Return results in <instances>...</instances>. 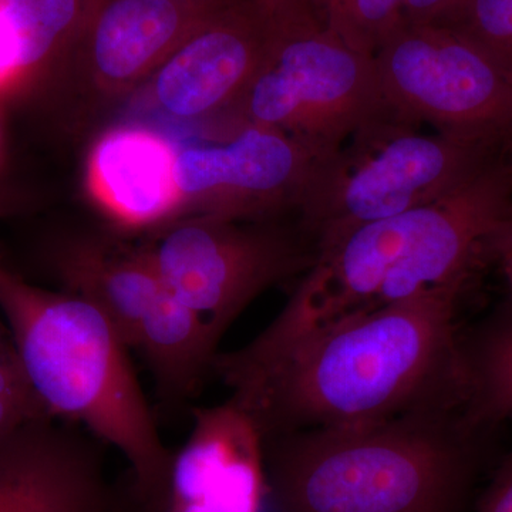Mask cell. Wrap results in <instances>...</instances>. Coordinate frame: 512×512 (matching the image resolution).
Returning a JSON list of instances; mask_svg holds the SVG:
<instances>
[{
	"label": "cell",
	"instance_id": "obj_26",
	"mask_svg": "<svg viewBox=\"0 0 512 512\" xmlns=\"http://www.w3.org/2000/svg\"><path fill=\"white\" fill-rule=\"evenodd\" d=\"M9 346H12V339H10L9 330L6 328L5 320H3L2 315H0V352L8 349Z\"/></svg>",
	"mask_w": 512,
	"mask_h": 512
},
{
	"label": "cell",
	"instance_id": "obj_13",
	"mask_svg": "<svg viewBox=\"0 0 512 512\" xmlns=\"http://www.w3.org/2000/svg\"><path fill=\"white\" fill-rule=\"evenodd\" d=\"M269 505L264 437L234 400L194 412L174 453L165 512H264Z\"/></svg>",
	"mask_w": 512,
	"mask_h": 512
},
{
	"label": "cell",
	"instance_id": "obj_2",
	"mask_svg": "<svg viewBox=\"0 0 512 512\" xmlns=\"http://www.w3.org/2000/svg\"><path fill=\"white\" fill-rule=\"evenodd\" d=\"M493 427L466 406L264 439L274 512H466Z\"/></svg>",
	"mask_w": 512,
	"mask_h": 512
},
{
	"label": "cell",
	"instance_id": "obj_14",
	"mask_svg": "<svg viewBox=\"0 0 512 512\" xmlns=\"http://www.w3.org/2000/svg\"><path fill=\"white\" fill-rule=\"evenodd\" d=\"M0 512H116L97 440L30 421L0 439Z\"/></svg>",
	"mask_w": 512,
	"mask_h": 512
},
{
	"label": "cell",
	"instance_id": "obj_15",
	"mask_svg": "<svg viewBox=\"0 0 512 512\" xmlns=\"http://www.w3.org/2000/svg\"><path fill=\"white\" fill-rule=\"evenodd\" d=\"M175 151L156 131L114 128L90 154L94 198L117 224L133 231H156L183 217L174 175Z\"/></svg>",
	"mask_w": 512,
	"mask_h": 512
},
{
	"label": "cell",
	"instance_id": "obj_25",
	"mask_svg": "<svg viewBox=\"0 0 512 512\" xmlns=\"http://www.w3.org/2000/svg\"><path fill=\"white\" fill-rule=\"evenodd\" d=\"M272 15L320 12L319 0H259Z\"/></svg>",
	"mask_w": 512,
	"mask_h": 512
},
{
	"label": "cell",
	"instance_id": "obj_16",
	"mask_svg": "<svg viewBox=\"0 0 512 512\" xmlns=\"http://www.w3.org/2000/svg\"><path fill=\"white\" fill-rule=\"evenodd\" d=\"M99 0H0V97L62 79Z\"/></svg>",
	"mask_w": 512,
	"mask_h": 512
},
{
	"label": "cell",
	"instance_id": "obj_21",
	"mask_svg": "<svg viewBox=\"0 0 512 512\" xmlns=\"http://www.w3.org/2000/svg\"><path fill=\"white\" fill-rule=\"evenodd\" d=\"M476 512H512V450L478 498Z\"/></svg>",
	"mask_w": 512,
	"mask_h": 512
},
{
	"label": "cell",
	"instance_id": "obj_6",
	"mask_svg": "<svg viewBox=\"0 0 512 512\" xmlns=\"http://www.w3.org/2000/svg\"><path fill=\"white\" fill-rule=\"evenodd\" d=\"M394 111L357 133L339 154L313 164L298 221L316 247L369 224L447 197L512 147L448 134Z\"/></svg>",
	"mask_w": 512,
	"mask_h": 512
},
{
	"label": "cell",
	"instance_id": "obj_19",
	"mask_svg": "<svg viewBox=\"0 0 512 512\" xmlns=\"http://www.w3.org/2000/svg\"><path fill=\"white\" fill-rule=\"evenodd\" d=\"M437 22L480 46L512 79V0H458Z\"/></svg>",
	"mask_w": 512,
	"mask_h": 512
},
{
	"label": "cell",
	"instance_id": "obj_3",
	"mask_svg": "<svg viewBox=\"0 0 512 512\" xmlns=\"http://www.w3.org/2000/svg\"><path fill=\"white\" fill-rule=\"evenodd\" d=\"M512 204V154L447 197L319 245L282 311L248 343L262 350L309 330L440 289L466 291Z\"/></svg>",
	"mask_w": 512,
	"mask_h": 512
},
{
	"label": "cell",
	"instance_id": "obj_23",
	"mask_svg": "<svg viewBox=\"0 0 512 512\" xmlns=\"http://www.w3.org/2000/svg\"><path fill=\"white\" fill-rule=\"evenodd\" d=\"M457 3L458 0H403L404 23L437 22Z\"/></svg>",
	"mask_w": 512,
	"mask_h": 512
},
{
	"label": "cell",
	"instance_id": "obj_11",
	"mask_svg": "<svg viewBox=\"0 0 512 512\" xmlns=\"http://www.w3.org/2000/svg\"><path fill=\"white\" fill-rule=\"evenodd\" d=\"M271 30V12L259 0L215 13L144 84L154 107L178 121L231 110L264 62Z\"/></svg>",
	"mask_w": 512,
	"mask_h": 512
},
{
	"label": "cell",
	"instance_id": "obj_7",
	"mask_svg": "<svg viewBox=\"0 0 512 512\" xmlns=\"http://www.w3.org/2000/svg\"><path fill=\"white\" fill-rule=\"evenodd\" d=\"M137 248L218 345L259 296L301 278L318 255L315 239L299 221L204 214L184 215L148 232Z\"/></svg>",
	"mask_w": 512,
	"mask_h": 512
},
{
	"label": "cell",
	"instance_id": "obj_12",
	"mask_svg": "<svg viewBox=\"0 0 512 512\" xmlns=\"http://www.w3.org/2000/svg\"><path fill=\"white\" fill-rule=\"evenodd\" d=\"M231 5L99 0L64 76H84L100 96H124L144 86L185 39Z\"/></svg>",
	"mask_w": 512,
	"mask_h": 512
},
{
	"label": "cell",
	"instance_id": "obj_8",
	"mask_svg": "<svg viewBox=\"0 0 512 512\" xmlns=\"http://www.w3.org/2000/svg\"><path fill=\"white\" fill-rule=\"evenodd\" d=\"M64 291L94 303L128 349L146 362L164 399L183 402L212 373L218 343L137 247L66 239L53 251Z\"/></svg>",
	"mask_w": 512,
	"mask_h": 512
},
{
	"label": "cell",
	"instance_id": "obj_27",
	"mask_svg": "<svg viewBox=\"0 0 512 512\" xmlns=\"http://www.w3.org/2000/svg\"><path fill=\"white\" fill-rule=\"evenodd\" d=\"M180 2L204 3V5H231L239 0H180Z\"/></svg>",
	"mask_w": 512,
	"mask_h": 512
},
{
	"label": "cell",
	"instance_id": "obj_4",
	"mask_svg": "<svg viewBox=\"0 0 512 512\" xmlns=\"http://www.w3.org/2000/svg\"><path fill=\"white\" fill-rule=\"evenodd\" d=\"M0 315L47 413L116 448L130 464L141 512H165L174 453L106 316L79 293L29 284L2 261Z\"/></svg>",
	"mask_w": 512,
	"mask_h": 512
},
{
	"label": "cell",
	"instance_id": "obj_10",
	"mask_svg": "<svg viewBox=\"0 0 512 512\" xmlns=\"http://www.w3.org/2000/svg\"><path fill=\"white\" fill-rule=\"evenodd\" d=\"M312 160L278 131L244 124L228 141L175 151L183 214L231 220H284L298 214Z\"/></svg>",
	"mask_w": 512,
	"mask_h": 512
},
{
	"label": "cell",
	"instance_id": "obj_1",
	"mask_svg": "<svg viewBox=\"0 0 512 512\" xmlns=\"http://www.w3.org/2000/svg\"><path fill=\"white\" fill-rule=\"evenodd\" d=\"M463 293H420L272 348L218 353L212 373L264 439L463 407Z\"/></svg>",
	"mask_w": 512,
	"mask_h": 512
},
{
	"label": "cell",
	"instance_id": "obj_5",
	"mask_svg": "<svg viewBox=\"0 0 512 512\" xmlns=\"http://www.w3.org/2000/svg\"><path fill=\"white\" fill-rule=\"evenodd\" d=\"M397 111L375 56L353 49L319 13L272 15L264 62L228 113L292 140L325 163L360 131Z\"/></svg>",
	"mask_w": 512,
	"mask_h": 512
},
{
	"label": "cell",
	"instance_id": "obj_24",
	"mask_svg": "<svg viewBox=\"0 0 512 512\" xmlns=\"http://www.w3.org/2000/svg\"><path fill=\"white\" fill-rule=\"evenodd\" d=\"M481 325L485 329L512 348V301L505 299L490 318L485 319Z\"/></svg>",
	"mask_w": 512,
	"mask_h": 512
},
{
	"label": "cell",
	"instance_id": "obj_20",
	"mask_svg": "<svg viewBox=\"0 0 512 512\" xmlns=\"http://www.w3.org/2000/svg\"><path fill=\"white\" fill-rule=\"evenodd\" d=\"M39 419L53 417L33 390L12 343L0 352V439Z\"/></svg>",
	"mask_w": 512,
	"mask_h": 512
},
{
	"label": "cell",
	"instance_id": "obj_18",
	"mask_svg": "<svg viewBox=\"0 0 512 512\" xmlns=\"http://www.w3.org/2000/svg\"><path fill=\"white\" fill-rule=\"evenodd\" d=\"M320 12L343 42L369 56L404 23L403 0H320Z\"/></svg>",
	"mask_w": 512,
	"mask_h": 512
},
{
	"label": "cell",
	"instance_id": "obj_17",
	"mask_svg": "<svg viewBox=\"0 0 512 512\" xmlns=\"http://www.w3.org/2000/svg\"><path fill=\"white\" fill-rule=\"evenodd\" d=\"M467 412L488 427L512 421V348L483 325L463 333Z\"/></svg>",
	"mask_w": 512,
	"mask_h": 512
},
{
	"label": "cell",
	"instance_id": "obj_9",
	"mask_svg": "<svg viewBox=\"0 0 512 512\" xmlns=\"http://www.w3.org/2000/svg\"><path fill=\"white\" fill-rule=\"evenodd\" d=\"M375 59L387 99L407 119L512 147V79L468 37L439 22L403 23Z\"/></svg>",
	"mask_w": 512,
	"mask_h": 512
},
{
	"label": "cell",
	"instance_id": "obj_22",
	"mask_svg": "<svg viewBox=\"0 0 512 512\" xmlns=\"http://www.w3.org/2000/svg\"><path fill=\"white\" fill-rule=\"evenodd\" d=\"M487 262H493L503 275L507 298L512 301V204L488 241Z\"/></svg>",
	"mask_w": 512,
	"mask_h": 512
}]
</instances>
